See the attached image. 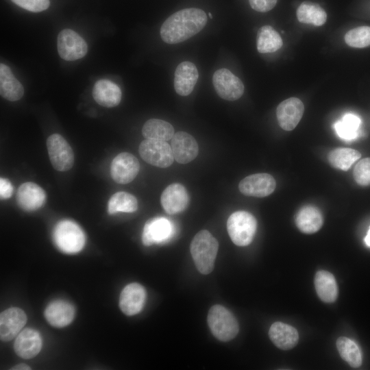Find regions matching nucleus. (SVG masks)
<instances>
[{
  "label": "nucleus",
  "instance_id": "20",
  "mask_svg": "<svg viewBox=\"0 0 370 370\" xmlns=\"http://www.w3.org/2000/svg\"><path fill=\"white\" fill-rule=\"evenodd\" d=\"M199 73L196 66L185 61L178 64L174 75V88L181 96L190 95L197 82Z\"/></svg>",
  "mask_w": 370,
  "mask_h": 370
},
{
  "label": "nucleus",
  "instance_id": "9",
  "mask_svg": "<svg viewBox=\"0 0 370 370\" xmlns=\"http://www.w3.org/2000/svg\"><path fill=\"white\" fill-rule=\"evenodd\" d=\"M212 83L217 95L227 101L237 100L244 93L245 87L242 81L225 68L214 72Z\"/></svg>",
  "mask_w": 370,
  "mask_h": 370
},
{
  "label": "nucleus",
  "instance_id": "32",
  "mask_svg": "<svg viewBox=\"0 0 370 370\" xmlns=\"http://www.w3.org/2000/svg\"><path fill=\"white\" fill-rule=\"evenodd\" d=\"M137 209L136 198L133 195L124 191L117 192L112 195L108 203V212L111 215L118 212L131 213Z\"/></svg>",
  "mask_w": 370,
  "mask_h": 370
},
{
  "label": "nucleus",
  "instance_id": "2",
  "mask_svg": "<svg viewBox=\"0 0 370 370\" xmlns=\"http://www.w3.org/2000/svg\"><path fill=\"white\" fill-rule=\"evenodd\" d=\"M190 254L197 270L207 275L214 269L219 244L217 240L208 231H199L190 243Z\"/></svg>",
  "mask_w": 370,
  "mask_h": 370
},
{
  "label": "nucleus",
  "instance_id": "17",
  "mask_svg": "<svg viewBox=\"0 0 370 370\" xmlns=\"http://www.w3.org/2000/svg\"><path fill=\"white\" fill-rule=\"evenodd\" d=\"M174 159L180 164H187L198 155L199 146L195 138L185 132H177L171 138Z\"/></svg>",
  "mask_w": 370,
  "mask_h": 370
},
{
  "label": "nucleus",
  "instance_id": "10",
  "mask_svg": "<svg viewBox=\"0 0 370 370\" xmlns=\"http://www.w3.org/2000/svg\"><path fill=\"white\" fill-rule=\"evenodd\" d=\"M140 171V163L132 153L122 152L112 161L110 174L113 180L120 184H126L134 180Z\"/></svg>",
  "mask_w": 370,
  "mask_h": 370
},
{
  "label": "nucleus",
  "instance_id": "27",
  "mask_svg": "<svg viewBox=\"0 0 370 370\" xmlns=\"http://www.w3.org/2000/svg\"><path fill=\"white\" fill-rule=\"evenodd\" d=\"M142 134L145 139L168 141L173 138L174 129L171 123L164 120L151 119L144 124Z\"/></svg>",
  "mask_w": 370,
  "mask_h": 370
},
{
  "label": "nucleus",
  "instance_id": "36",
  "mask_svg": "<svg viewBox=\"0 0 370 370\" xmlns=\"http://www.w3.org/2000/svg\"><path fill=\"white\" fill-rule=\"evenodd\" d=\"M19 7L33 12L47 10L50 4L49 0H11Z\"/></svg>",
  "mask_w": 370,
  "mask_h": 370
},
{
  "label": "nucleus",
  "instance_id": "14",
  "mask_svg": "<svg viewBox=\"0 0 370 370\" xmlns=\"http://www.w3.org/2000/svg\"><path fill=\"white\" fill-rule=\"evenodd\" d=\"M146 291L138 283L127 284L122 290L119 297V307L126 315L132 316L140 312L145 303Z\"/></svg>",
  "mask_w": 370,
  "mask_h": 370
},
{
  "label": "nucleus",
  "instance_id": "1",
  "mask_svg": "<svg viewBox=\"0 0 370 370\" xmlns=\"http://www.w3.org/2000/svg\"><path fill=\"white\" fill-rule=\"evenodd\" d=\"M206 13L195 8H185L171 14L160 27V36L168 44H177L199 33L206 25Z\"/></svg>",
  "mask_w": 370,
  "mask_h": 370
},
{
  "label": "nucleus",
  "instance_id": "7",
  "mask_svg": "<svg viewBox=\"0 0 370 370\" xmlns=\"http://www.w3.org/2000/svg\"><path fill=\"white\" fill-rule=\"evenodd\" d=\"M47 148L51 163L59 171H66L74 164V153L66 139L59 134L49 136Z\"/></svg>",
  "mask_w": 370,
  "mask_h": 370
},
{
  "label": "nucleus",
  "instance_id": "34",
  "mask_svg": "<svg viewBox=\"0 0 370 370\" xmlns=\"http://www.w3.org/2000/svg\"><path fill=\"white\" fill-rule=\"evenodd\" d=\"M345 42L354 48L370 46V27L360 26L349 30L345 35Z\"/></svg>",
  "mask_w": 370,
  "mask_h": 370
},
{
  "label": "nucleus",
  "instance_id": "28",
  "mask_svg": "<svg viewBox=\"0 0 370 370\" xmlns=\"http://www.w3.org/2000/svg\"><path fill=\"white\" fill-rule=\"evenodd\" d=\"M297 18L300 23L314 26L323 25L327 20L325 11L317 3L304 1L297 10Z\"/></svg>",
  "mask_w": 370,
  "mask_h": 370
},
{
  "label": "nucleus",
  "instance_id": "5",
  "mask_svg": "<svg viewBox=\"0 0 370 370\" xmlns=\"http://www.w3.org/2000/svg\"><path fill=\"white\" fill-rule=\"evenodd\" d=\"M227 229L232 241L237 246L244 247L252 242L257 229V221L251 213L239 210L229 217Z\"/></svg>",
  "mask_w": 370,
  "mask_h": 370
},
{
  "label": "nucleus",
  "instance_id": "38",
  "mask_svg": "<svg viewBox=\"0 0 370 370\" xmlns=\"http://www.w3.org/2000/svg\"><path fill=\"white\" fill-rule=\"evenodd\" d=\"M13 194V186L10 182L1 177L0 179V197L1 199H7L12 197Z\"/></svg>",
  "mask_w": 370,
  "mask_h": 370
},
{
  "label": "nucleus",
  "instance_id": "25",
  "mask_svg": "<svg viewBox=\"0 0 370 370\" xmlns=\"http://www.w3.org/2000/svg\"><path fill=\"white\" fill-rule=\"evenodd\" d=\"M0 94L4 99L15 101L22 98L24 88L14 76L10 69L5 64H0Z\"/></svg>",
  "mask_w": 370,
  "mask_h": 370
},
{
  "label": "nucleus",
  "instance_id": "18",
  "mask_svg": "<svg viewBox=\"0 0 370 370\" xmlns=\"http://www.w3.org/2000/svg\"><path fill=\"white\" fill-rule=\"evenodd\" d=\"M42 345V340L40 333L36 330L26 328L16 336L14 349L21 358L29 359L38 355Z\"/></svg>",
  "mask_w": 370,
  "mask_h": 370
},
{
  "label": "nucleus",
  "instance_id": "22",
  "mask_svg": "<svg viewBox=\"0 0 370 370\" xmlns=\"http://www.w3.org/2000/svg\"><path fill=\"white\" fill-rule=\"evenodd\" d=\"M95 101L103 107L112 108L118 106L121 100L120 88L113 82L101 79L97 81L92 91Z\"/></svg>",
  "mask_w": 370,
  "mask_h": 370
},
{
  "label": "nucleus",
  "instance_id": "15",
  "mask_svg": "<svg viewBox=\"0 0 370 370\" xmlns=\"http://www.w3.org/2000/svg\"><path fill=\"white\" fill-rule=\"evenodd\" d=\"M27 322L25 312L21 308L12 307L0 314V337L8 341L16 337Z\"/></svg>",
  "mask_w": 370,
  "mask_h": 370
},
{
  "label": "nucleus",
  "instance_id": "29",
  "mask_svg": "<svg viewBox=\"0 0 370 370\" xmlns=\"http://www.w3.org/2000/svg\"><path fill=\"white\" fill-rule=\"evenodd\" d=\"M283 41L279 33L270 25L261 27L257 34L256 46L261 53H273L281 48Z\"/></svg>",
  "mask_w": 370,
  "mask_h": 370
},
{
  "label": "nucleus",
  "instance_id": "16",
  "mask_svg": "<svg viewBox=\"0 0 370 370\" xmlns=\"http://www.w3.org/2000/svg\"><path fill=\"white\" fill-rule=\"evenodd\" d=\"M161 205L169 214L184 211L189 204V195L186 188L181 184L174 183L168 186L160 197Z\"/></svg>",
  "mask_w": 370,
  "mask_h": 370
},
{
  "label": "nucleus",
  "instance_id": "24",
  "mask_svg": "<svg viewBox=\"0 0 370 370\" xmlns=\"http://www.w3.org/2000/svg\"><path fill=\"white\" fill-rule=\"evenodd\" d=\"M295 221L299 231L304 234H313L322 227L323 218L318 208L308 205L299 209Z\"/></svg>",
  "mask_w": 370,
  "mask_h": 370
},
{
  "label": "nucleus",
  "instance_id": "3",
  "mask_svg": "<svg viewBox=\"0 0 370 370\" xmlns=\"http://www.w3.org/2000/svg\"><path fill=\"white\" fill-rule=\"evenodd\" d=\"M53 240L59 250L65 254L79 252L86 243V236L82 229L75 222L62 220L55 226Z\"/></svg>",
  "mask_w": 370,
  "mask_h": 370
},
{
  "label": "nucleus",
  "instance_id": "41",
  "mask_svg": "<svg viewBox=\"0 0 370 370\" xmlns=\"http://www.w3.org/2000/svg\"><path fill=\"white\" fill-rule=\"evenodd\" d=\"M208 16H209L210 18H212V15L211 14L210 12L208 13Z\"/></svg>",
  "mask_w": 370,
  "mask_h": 370
},
{
  "label": "nucleus",
  "instance_id": "13",
  "mask_svg": "<svg viewBox=\"0 0 370 370\" xmlns=\"http://www.w3.org/2000/svg\"><path fill=\"white\" fill-rule=\"evenodd\" d=\"M304 112V103L297 97H290L282 101L276 109L279 125L284 130H293L300 121Z\"/></svg>",
  "mask_w": 370,
  "mask_h": 370
},
{
  "label": "nucleus",
  "instance_id": "37",
  "mask_svg": "<svg viewBox=\"0 0 370 370\" xmlns=\"http://www.w3.org/2000/svg\"><path fill=\"white\" fill-rule=\"evenodd\" d=\"M278 0H249L251 8L257 12H266L273 9Z\"/></svg>",
  "mask_w": 370,
  "mask_h": 370
},
{
  "label": "nucleus",
  "instance_id": "6",
  "mask_svg": "<svg viewBox=\"0 0 370 370\" xmlns=\"http://www.w3.org/2000/svg\"><path fill=\"white\" fill-rule=\"evenodd\" d=\"M138 151L143 160L159 168H167L173 162L172 148L166 141L145 139L140 143Z\"/></svg>",
  "mask_w": 370,
  "mask_h": 370
},
{
  "label": "nucleus",
  "instance_id": "23",
  "mask_svg": "<svg viewBox=\"0 0 370 370\" xmlns=\"http://www.w3.org/2000/svg\"><path fill=\"white\" fill-rule=\"evenodd\" d=\"M269 336L273 343L278 348L288 350L298 343L299 334L293 326L285 323H273L269 330Z\"/></svg>",
  "mask_w": 370,
  "mask_h": 370
},
{
  "label": "nucleus",
  "instance_id": "31",
  "mask_svg": "<svg viewBox=\"0 0 370 370\" xmlns=\"http://www.w3.org/2000/svg\"><path fill=\"white\" fill-rule=\"evenodd\" d=\"M338 352L345 362L352 367L358 368L362 362V353L357 344L345 336H341L336 340Z\"/></svg>",
  "mask_w": 370,
  "mask_h": 370
},
{
  "label": "nucleus",
  "instance_id": "39",
  "mask_svg": "<svg viewBox=\"0 0 370 370\" xmlns=\"http://www.w3.org/2000/svg\"><path fill=\"white\" fill-rule=\"evenodd\" d=\"M11 369H14V370H29V369H31V368L25 365V364H18V365H16L15 366H14Z\"/></svg>",
  "mask_w": 370,
  "mask_h": 370
},
{
  "label": "nucleus",
  "instance_id": "33",
  "mask_svg": "<svg viewBox=\"0 0 370 370\" xmlns=\"http://www.w3.org/2000/svg\"><path fill=\"white\" fill-rule=\"evenodd\" d=\"M360 123L361 120L357 115L347 113L334 124V128L341 138L352 140L358 137Z\"/></svg>",
  "mask_w": 370,
  "mask_h": 370
},
{
  "label": "nucleus",
  "instance_id": "8",
  "mask_svg": "<svg viewBox=\"0 0 370 370\" xmlns=\"http://www.w3.org/2000/svg\"><path fill=\"white\" fill-rule=\"evenodd\" d=\"M57 40L58 54L64 60H76L83 58L87 53L88 46L86 41L72 29H62L59 33Z\"/></svg>",
  "mask_w": 370,
  "mask_h": 370
},
{
  "label": "nucleus",
  "instance_id": "30",
  "mask_svg": "<svg viewBox=\"0 0 370 370\" xmlns=\"http://www.w3.org/2000/svg\"><path fill=\"white\" fill-rule=\"evenodd\" d=\"M360 158L361 153L358 151L351 148L341 147L331 151L328 159L332 167L346 171Z\"/></svg>",
  "mask_w": 370,
  "mask_h": 370
},
{
  "label": "nucleus",
  "instance_id": "12",
  "mask_svg": "<svg viewBox=\"0 0 370 370\" xmlns=\"http://www.w3.org/2000/svg\"><path fill=\"white\" fill-rule=\"evenodd\" d=\"M173 223L166 218L158 217L148 220L143 227L142 241L144 245L167 241L173 234Z\"/></svg>",
  "mask_w": 370,
  "mask_h": 370
},
{
  "label": "nucleus",
  "instance_id": "35",
  "mask_svg": "<svg viewBox=\"0 0 370 370\" xmlns=\"http://www.w3.org/2000/svg\"><path fill=\"white\" fill-rule=\"evenodd\" d=\"M353 175L358 185L362 186L370 185V158L361 159L356 164Z\"/></svg>",
  "mask_w": 370,
  "mask_h": 370
},
{
  "label": "nucleus",
  "instance_id": "26",
  "mask_svg": "<svg viewBox=\"0 0 370 370\" xmlns=\"http://www.w3.org/2000/svg\"><path fill=\"white\" fill-rule=\"evenodd\" d=\"M314 287L318 297L325 303H333L338 297V286L334 276L329 271L320 270L314 276Z\"/></svg>",
  "mask_w": 370,
  "mask_h": 370
},
{
  "label": "nucleus",
  "instance_id": "19",
  "mask_svg": "<svg viewBox=\"0 0 370 370\" xmlns=\"http://www.w3.org/2000/svg\"><path fill=\"white\" fill-rule=\"evenodd\" d=\"M45 200V190L36 183L25 182L18 189L16 201L18 206L24 210H36L43 206Z\"/></svg>",
  "mask_w": 370,
  "mask_h": 370
},
{
  "label": "nucleus",
  "instance_id": "11",
  "mask_svg": "<svg viewBox=\"0 0 370 370\" xmlns=\"http://www.w3.org/2000/svg\"><path fill=\"white\" fill-rule=\"evenodd\" d=\"M276 182L268 173H256L243 179L238 185L240 192L247 196L264 197L275 190Z\"/></svg>",
  "mask_w": 370,
  "mask_h": 370
},
{
  "label": "nucleus",
  "instance_id": "21",
  "mask_svg": "<svg viewBox=\"0 0 370 370\" xmlns=\"http://www.w3.org/2000/svg\"><path fill=\"white\" fill-rule=\"evenodd\" d=\"M45 317L52 326L64 328L73 321L75 317V308L66 301L55 300L46 307Z\"/></svg>",
  "mask_w": 370,
  "mask_h": 370
},
{
  "label": "nucleus",
  "instance_id": "40",
  "mask_svg": "<svg viewBox=\"0 0 370 370\" xmlns=\"http://www.w3.org/2000/svg\"><path fill=\"white\" fill-rule=\"evenodd\" d=\"M365 243L367 244V245L370 247V227H369V230L367 232V236L365 238Z\"/></svg>",
  "mask_w": 370,
  "mask_h": 370
},
{
  "label": "nucleus",
  "instance_id": "4",
  "mask_svg": "<svg viewBox=\"0 0 370 370\" xmlns=\"http://www.w3.org/2000/svg\"><path fill=\"white\" fill-rule=\"evenodd\" d=\"M207 321L213 336L223 342L236 337L238 323L234 314L221 305H214L208 311Z\"/></svg>",
  "mask_w": 370,
  "mask_h": 370
}]
</instances>
